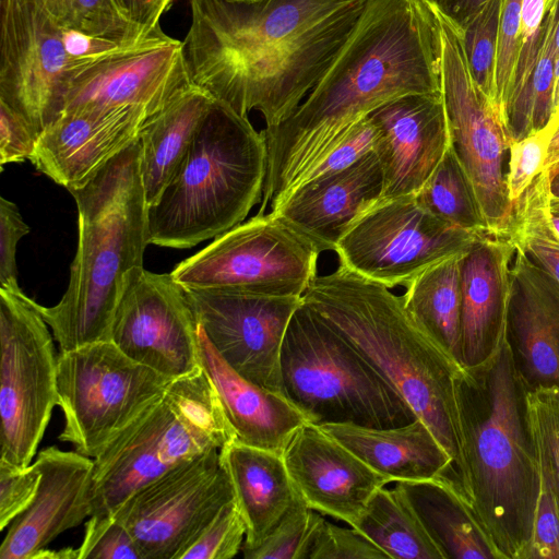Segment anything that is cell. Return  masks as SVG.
<instances>
[{
	"label": "cell",
	"mask_w": 559,
	"mask_h": 559,
	"mask_svg": "<svg viewBox=\"0 0 559 559\" xmlns=\"http://www.w3.org/2000/svg\"><path fill=\"white\" fill-rule=\"evenodd\" d=\"M381 136L379 126L370 116L361 119L345 131L298 177L288 194L305 182L354 165L369 152L376 151Z\"/></svg>",
	"instance_id": "obj_39"
},
{
	"label": "cell",
	"mask_w": 559,
	"mask_h": 559,
	"mask_svg": "<svg viewBox=\"0 0 559 559\" xmlns=\"http://www.w3.org/2000/svg\"><path fill=\"white\" fill-rule=\"evenodd\" d=\"M549 193L552 199H559V168L549 174Z\"/></svg>",
	"instance_id": "obj_56"
},
{
	"label": "cell",
	"mask_w": 559,
	"mask_h": 559,
	"mask_svg": "<svg viewBox=\"0 0 559 559\" xmlns=\"http://www.w3.org/2000/svg\"><path fill=\"white\" fill-rule=\"evenodd\" d=\"M549 173L539 174L514 202L508 239L559 283V234L549 215Z\"/></svg>",
	"instance_id": "obj_33"
},
{
	"label": "cell",
	"mask_w": 559,
	"mask_h": 559,
	"mask_svg": "<svg viewBox=\"0 0 559 559\" xmlns=\"http://www.w3.org/2000/svg\"><path fill=\"white\" fill-rule=\"evenodd\" d=\"M323 516L302 500L297 502L246 559H307L314 531Z\"/></svg>",
	"instance_id": "obj_38"
},
{
	"label": "cell",
	"mask_w": 559,
	"mask_h": 559,
	"mask_svg": "<svg viewBox=\"0 0 559 559\" xmlns=\"http://www.w3.org/2000/svg\"><path fill=\"white\" fill-rule=\"evenodd\" d=\"M558 0H546V11L549 10Z\"/></svg>",
	"instance_id": "obj_58"
},
{
	"label": "cell",
	"mask_w": 559,
	"mask_h": 559,
	"mask_svg": "<svg viewBox=\"0 0 559 559\" xmlns=\"http://www.w3.org/2000/svg\"><path fill=\"white\" fill-rule=\"evenodd\" d=\"M283 459L301 500L312 510L353 525L389 480L318 425L305 423Z\"/></svg>",
	"instance_id": "obj_19"
},
{
	"label": "cell",
	"mask_w": 559,
	"mask_h": 559,
	"mask_svg": "<svg viewBox=\"0 0 559 559\" xmlns=\"http://www.w3.org/2000/svg\"><path fill=\"white\" fill-rule=\"evenodd\" d=\"M171 380L132 360L111 341L59 353L58 406L64 416L59 440L94 459Z\"/></svg>",
	"instance_id": "obj_9"
},
{
	"label": "cell",
	"mask_w": 559,
	"mask_h": 559,
	"mask_svg": "<svg viewBox=\"0 0 559 559\" xmlns=\"http://www.w3.org/2000/svg\"><path fill=\"white\" fill-rule=\"evenodd\" d=\"M526 416L540 478L559 506V386L527 389Z\"/></svg>",
	"instance_id": "obj_36"
},
{
	"label": "cell",
	"mask_w": 559,
	"mask_h": 559,
	"mask_svg": "<svg viewBox=\"0 0 559 559\" xmlns=\"http://www.w3.org/2000/svg\"><path fill=\"white\" fill-rule=\"evenodd\" d=\"M175 0H114L118 10L144 34L163 31L160 16Z\"/></svg>",
	"instance_id": "obj_50"
},
{
	"label": "cell",
	"mask_w": 559,
	"mask_h": 559,
	"mask_svg": "<svg viewBox=\"0 0 559 559\" xmlns=\"http://www.w3.org/2000/svg\"><path fill=\"white\" fill-rule=\"evenodd\" d=\"M555 48H556V57L559 55V13L555 27Z\"/></svg>",
	"instance_id": "obj_57"
},
{
	"label": "cell",
	"mask_w": 559,
	"mask_h": 559,
	"mask_svg": "<svg viewBox=\"0 0 559 559\" xmlns=\"http://www.w3.org/2000/svg\"><path fill=\"white\" fill-rule=\"evenodd\" d=\"M319 427L389 483L447 477L457 486L450 456L418 417L409 424L392 428L354 424H325Z\"/></svg>",
	"instance_id": "obj_27"
},
{
	"label": "cell",
	"mask_w": 559,
	"mask_h": 559,
	"mask_svg": "<svg viewBox=\"0 0 559 559\" xmlns=\"http://www.w3.org/2000/svg\"><path fill=\"white\" fill-rule=\"evenodd\" d=\"M199 323V322H198ZM199 360L211 379L235 440L284 452L305 416L283 395L261 388L234 370L198 326Z\"/></svg>",
	"instance_id": "obj_26"
},
{
	"label": "cell",
	"mask_w": 559,
	"mask_h": 559,
	"mask_svg": "<svg viewBox=\"0 0 559 559\" xmlns=\"http://www.w3.org/2000/svg\"><path fill=\"white\" fill-rule=\"evenodd\" d=\"M369 116L382 133L376 148L383 171L379 200L416 194L451 145L442 93L406 95Z\"/></svg>",
	"instance_id": "obj_20"
},
{
	"label": "cell",
	"mask_w": 559,
	"mask_h": 559,
	"mask_svg": "<svg viewBox=\"0 0 559 559\" xmlns=\"http://www.w3.org/2000/svg\"><path fill=\"white\" fill-rule=\"evenodd\" d=\"M480 235L437 217L411 194L378 200L361 212L334 252L359 275L388 288L406 287L428 267L467 252Z\"/></svg>",
	"instance_id": "obj_12"
},
{
	"label": "cell",
	"mask_w": 559,
	"mask_h": 559,
	"mask_svg": "<svg viewBox=\"0 0 559 559\" xmlns=\"http://www.w3.org/2000/svg\"><path fill=\"white\" fill-rule=\"evenodd\" d=\"M523 2L524 0H502L501 4L496 72V108L499 117H501L515 72L520 50Z\"/></svg>",
	"instance_id": "obj_45"
},
{
	"label": "cell",
	"mask_w": 559,
	"mask_h": 559,
	"mask_svg": "<svg viewBox=\"0 0 559 559\" xmlns=\"http://www.w3.org/2000/svg\"><path fill=\"white\" fill-rule=\"evenodd\" d=\"M550 140L544 163V170L549 174L559 168V109L552 116L550 123Z\"/></svg>",
	"instance_id": "obj_53"
},
{
	"label": "cell",
	"mask_w": 559,
	"mask_h": 559,
	"mask_svg": "<svg viewBox=\"0 0 559 559\" xmlns=\"http://www.w3.org/2000/svg\"><path fill=\"white\" fill-rule=\"evenodd\" d=\"M37 135L26 121L3 102H0V164L29 159Z\"/></svg>",
	"instance_id": "obj_49"
},
{
	"label": "cell",
	"mask_w": 559,
	"mask_h": 559,
	"mask_svg": "<svg viewBox=\"0 0 559 559\" xmlns=\"http://www.w3.org/2000/svg\"><path fill=\"white\" fill-rule=\"evenodd\" d=\"M281 378L284 396L318 426L392 428L417 418L354 346L305 302L285 332Z\"/></svg>",
	"instance_id": "obj_8"
},
{
	"label": "cell",
	"mask_w": 559,
	"mask_h": 559,
	"mask_svg": "<svg viewBox=\"0 0 559 559\" xmlns=\"http://www.w3.org/2000/svg\"><path fill=\"white\" fill-rule=\"evenodd\" d=\"M441 17L457 31L462 29L473 15L488 0H425Z\"/></svg>",
	"instance_id": "obj_52"
},
{
	"label": "cell",
	"mask_w": 559,
	"mask_h": 559,
	"mask_svg": "<svg viewBox=\"0 0 559 559\" xmlns=\"http://www.w3.org/2000/svg\"><path fill=\"white\" fill-rule=\"evenodd\" d=\"M198 320L171 273L134 270L120 297L110 341L129 358L175 379L200 367Z\"/></svg>",
	"instance_id": "obj_17"
},
{
	"label": "cell",
	"mask_w": 559,
	"mask_h": 559,
	"mask_svg": "<svg viewBox=\"0 0 559 559\" xmlns=\"http://www.w3.org/2000/svg\"><path fill=\"white\" fill-rule=\"evenodd\" d=\"M53 340L33 299L0 287V460L16 467L31 465L58 406Z\"/></svg>",
	"instance_id": "obj_10"
},
{
	"label": "cell",
	"mask_w": 559,
	"mask_h": 559,
	"mask_svg": "<svg viewBox=\"0 0 559 559\" xmlns=\"http://www.w3.org/2000/svg\"><path fill=\"white\" fill-rule=\"evenodd\" d=\"M213 100L191 83L143 122L138 140L147 206L175 174Z\"/></svg>",
	"instance_id": "obj_29"
},
{
	"label": "cell",
	"mask_w": 559,
	"mask_h": 559,
	"mask_svg": "<svg viewBox=\"0 0 559 559\" xmlns=\"http://www.w3.org/2000/svg\"><path fill=\"white\" fill-rule=\"evenodd\" d=\"M524 559H559V506L550 486L542 478L534 527Z\"/></svg>",
	"instance_id": "obj_47"
},
{
	"label": "cell",
	"mask_w": 559,
	"mask_h": 559,
	"mask_svg": "<svg viewBox=\"0 0 559 559\" xmlns=\"http://www.w3.org/2000/svg\"><path fill=\"white\" fill-rule=\"evenodd\" d=\"M415 197L423 207L447 223L488 234L473 186L452 145Z\"/></svg>",
	"instance_id": "obj_34"
},
{
	"label": "cell",
	"mask_w": 559,
	"mask_h": 559,
	"mask_svg": "<svg viewBox=\"0 0 559 559\" xmlns=\"http://www.w3.org/2000/svg\"><path fill=\"white\" fill-rule=\"evenodd\" d=\"M0 102L37 138L63 112L75 67L62 28L40 0H1Z\"/></svg>",
	"instance_id": "obj_15"
},
{
	"label": "cell",
	"mask_w": 559,
	"mask_h": 559,
	"mask_svg": "<svg viewBox=\"0 0 559 559\" xmlns=\"http://www.w3.org/2000/svg\"><path fill=\"white\" fill-rule=\"evenodd\" d=\"M302 298L429 427L450 456L463 491L464 431L459 383L464 367L415 322L401 296L344 265L317 275Z\"/></svg>",
	"instance_id": "obj_3"
},
{
	"label": "cell",
	"mask_w": 559,
	"mask_h": 559,
	"mask_svg": "<svg viewBox=\"0 0 559 559\" xmlns=\"http://www.w3.org/2000/svg\"><path fill=\"white\" fill-rule=\"evenodd\" d=\"M40 477V472L34 464L16 467L0 460L1 531L31 506L37 493Z\"/></svg>",
	"instance_id": "obj_46"
},
{
	"label": "cell",
	"mask_w": 559,
	"mask_h": 559,
	"mask_svg": "<svg viewBox=\"0 0 559 559\" xmlns=\"http://www.w3.org/2000/svg\"><path fill=\"white\" fill-rule=\"evenodd\" d=\"M465 253L428 267L406 286L401 296L415 322L459 364L461 262Z\"/></svg>",
	"instance_id": "obj_31"
},
{
	"label": "cell",
	"mask_w": 559,
	"mask_h": 559,
	"mask_svg": "<svg viewBox=\"0 0 559 559\" xmlns=\"http://www.w3.org/2000/svg\"><path fill=\"white\" fill-rule=\"evenodd\" d=\"M550 140V127L531 134L509 146L506 183L509 199L514 203L544 171V163Z\"/></svg>",
	"instance_id": "obj_44"
},
{
	"label": "cell",
	"mask_w": 559,
	"mask_h": 559,
	"mask_svg": "<svg viewBox=\"0 0 559 559\" xmlns=\"http://www.w3.org/2000/svg\"><path fill=\"white\" fill-rule=\"evenodd\" d=\"M559 13V0L546 11L542 47L531 83V131L545 129L554 115V69L556 61L555 27Z\"/></svg>",
	"instance_id": "obj_41"
},
{
	"label": "cell",
	"mask_w": 559,
	"mask_h": 559,
	"mask_svg": "<svg viewBox=\"0 0 559 559\" xmlns=\"http://www.w3.org/2000/svg\"><path fill=\"white\" fill-rule=\"evenodd\" d=\"M33 464L41 475L37 493L8 526L0 559H34L91 516L92 457L52 445L41 450Z\"/></svg>",
	"instance_id": "obj_21"
},
{
	"label": "cell",
	"mask_w": 559,
	"mask_h": 559,
	"mask_svg": "<svg viewBox=\"0 0 559 559\" xmlns=\"http://www.w3.org/2000/svg\"><path fill=\"white\" fill-rule=\"evenodd\" d=\"M62 36L67 51L78 60H90L103 57L105 55H109L118 50H121L131 45H135L121 44L110 39L63 28Z\"/></svg>",
	"instance_id": "obj_51"
},
{
	"label": "cell",
	"mask_w": 559,
	"mask_h": 559,
	"mask_svg": "<svg viewBox=\"0 0 559 559\" xmlns=\"http://www.w3.org/2000/svg\"><path fill=\"white\" fill-rule=\"evenodd\" d=\"M552 106H554V115H555V112L559 109V55L556 57L555 69H554Z\"/></svg>",
	"instance_id": "obj_54"
},
{
	"label": "cell",
	"mask_w": 559,
	"mask_h": 559,
	"mask_svg": "<svg viewBox=\"0 0 559 559\" xmlns=\"http://www.w3.org/2000/svg\"><path fill=\"white\" fill-rule=\"evenodd\" d=\"M501 4L502 0H488L462 29L455 28L472 76L495 108Z\"/></svg>",
	"instance_id": "obj_37"
},
{
	"label": "cell",
	"mask_w": 559,
	"mask_h": 559,
	"mask_svg": "<svg viewBox=\"0 0 559 559\" xmlns=\"http://www.w3.org/2000/svg\"><path fill=\"white\" fill-rule=\"evenodd\" d=\"M29 227L24 223L17 206L0 198V287L20 289L17 284L16 249L19 240L27 235Z\"/></svg>",
	"instance_id": "obj_48"
},
{
	"label": "cell",
	"mask_w": 559,
	"mask_h": 559,
	"mask_svg": "<svg viewBox=\"0 0 559 559\" xmlns=\"http://www.w3.org/2000/svg\"><path fill=\"white\" fill-rule=\"evenodd\" d=\"M508 341L527 389L559 386V283L516 250L510 272Z\"/></svg>",
	"instance_id": "obj_24"
},
{
	"label": "cell",
	"mask_w": 559,
	"mask_h": 559,
	"mask_svg": "<svg viewBox=\"0 0 559 559\" xmlns=\"http://www.w3.org/2000/svg\"><path fill=\"white\" fill-rule=\"evenodd\" d=\"M189 84L182 41L163 32L81 61L73 71L63 112L131 106L153 115Z\"/></svg>",
	"instance_id": "obj_18"
},
{
	"label": "cell",
	"mask_w": 559,
	"mask_h": 559,
	"mask_svg": "<svg viewBox=\"0 0 559 559\" xmlns=\"http://www.w3.org/2000/svg\"><path fill=\"white\" fill-rule=\"evenodd\" d=\"M515 252L508 238L483 234L462 258L460 364L465 369L487 366L508 338Z\"/></svg>",
	"instance_id": "obj_23"
},
{
	"label": "cell",
	"mask_w": 559,
	"mask_h": 559,
	"mask_svg": "<svg viewBox=\"0 0 559 559\" xmlns=\"http://www.w3.org/2000/svg\"><path fill=\"white\" fill-rule=\"evenodd\" d=\"M246 524L235 500L227 502L179 559H230L241 550Z\"/></svg>",
	"instance_id": "obj_40"
},
{
	"label": "cell",
	"mask_w": 559,
	"mask_h": 559,
	"mask_svg": "<svg viewBox=\"0 0 559 559\" xmlns=\"http://www.w3.org/2000/svg\"><path fill=\"white\" fill-rule=\"evenodd\" d=\"M322 252L278 215L257 214L181 261L171 272L183 287L302 296Z\"/></svg>",
	"instance_id": "obj_11"
},
{
	"label": "cell",
	"mask_w": 559,
	"mask_h": 559,
	"mask_svg": "<svg viewBox=\"0 0 559 559\" xmlns=\"http://www.w3.org/2000/svg\"><path fill=\"white\" fill-rule=\"evenodd\" d=\"M307 559L390 558L354 527H342L322 518L314 531Z\"/></svg>",
	"instance_id": "obj_42"
},
{
	"label": "cell",
	"mask_w": 559,
	"mask_h": 559,
	"mask_svg": "<svg viewBox=\"0 0 559 559\" xmlns=\"http://www.w3.org/2000/svg\"><path fill=\"white\" fill-rule=\"evenodd\" d=\"M350 526L390 559H445L395 487L378 489Z\"/></svg>",
	"instance_id": "obj_32"
},
{
	"label": "cell",
	"mask_w": 559,
	"mask_h": 559,
	"mask_svg": "<svg viewBox=\"0 0 559 559\" xmlns=\"http://www.w3.org/2000/svg\"><path fill=\"white\" fill-rule=\"evenodd\" d=\"M383 171L376 151L354 165L295 188L271 211L310 239L321 252L334 251L349 224L376 203Z\"/></svg>",
	"instance_id": "obj_25"
},
{
	"label": "cell",
	"mask_w": 559,
	"mask_h": 559,
	"mask_svg": "<svg viewBox=\"0 0 559 559\" xmlns=\"http://www.w3.org/2000/svg\"><path fill=\"white\" fill-rule=\"evenodd\" d=\"M150 116L146 110L131 106L63 112L38 136L29 160L68 189L87 179L135 141Z\"/></svg>",
	"instance_id": "obj_22"
},
{
	"label": "cell",
	"mask_w": 559,
	"mask_h": 559,
	"mask_svg": "<svg viewBox=\"0 0 559 559\" xmlns=\"http://www.w3.org/2000/svg\"><path fill=\"white\" fill-rule=\"evenodd\" d=\"M233 499L219 450L214 449L145 484L111 515L129 532L141 559H179Z\"/></svg>",
	"instance_id": "obj_14"
},
{
	"label": "cell",
	"mask_w": 559,
	"mask_h": 559,
	"mask_svg": "<svg viewBox=\"0 0 559 559\" xmlns=\"http://www.w3.org/2000/svg\"><path fill=\"white\" fill-rule=\"evenodd\" d=\"M526 390L509 341L479 369L463 370V496L499 559H524L540 490Z\"/></svg>",
	"instance_id": "obj_4"
},
{
	"label": "cell",
	"mask_w": 559,
	"mask_h": 559,
	"mask_svg": "<svg viewBox=\"0 0 559 559\" xmlns=\"http://www.w3.org/2000/svg\"><path fill=\"white\" fill-rule=\"evenodd\" d=\"M78 559H141L133 538L112 515L90 516Z\"/></svg>",
	"instance_id": "obj_43"
},
{
	"label": "cell",
	"mask_w": 559,
	"mask_h": 559,
	"mask_svg": "<svg viewBox=\"0 0 559 559\" xmlns=\"http://www.w3.org/2000/svg\"><path fill=\"white\" fill-rule=\"evenodd\" d=\"M441 62L440 19L425 0H367L309 95L284 122L262 130L267 169L258 213L276 210L298 177L379 107L441 92Z\"/></svg>",
	"instance_id": "obj_2"
},
{
	"label": "cell",
	"mask_w": 559,
	"mask_h": 559,
	"mask_svg": "<svg viewBox=\"0 0 559 559\" xmlns=\"http://www.w3.org/2000/svg\"><path fill=\"white\" fill-rule=\"evenodd\" d=\"M219 454L246 524L241 550L247 551L258 547L301 498L282 453L234 439L219 450Z\"/></svg>",
	"instance_id": "obj_28"
},
{
	"label": "cell",
	"mask_w": 559,
	"mask_h": 559,
	"mask_svg": "<svg viewBox=\"0 0 559 559\" xmlns=\"http://www.w3.org/2000/svg\"><path fill=\"white\" fill-rule=\"evenodd\" d=\"M63 29L102 37L121 44H138L148 36L126 19L114 0H40Z\"/></svg>",
	"instance_id": "obj_35"
},
{
	"label": "cell",
	"mask_w": 559,
	"mask_h": 559,
	"mask_svg": "<svg viewBox=\"0 0 559 559\" xmlns=\"http://www.w3.org/2000/svg\"><path fill=\"white\" fill-rule=\"evenodd\" d=\"M183 289L199 324L223 359L249 381L284 396L281 349L302 296Z\"/></svg>",
	"instance_id": "obj_16"
},
{
	"label": "cell",
	"mask_w": 559,
	"mask_h": 559,
	"mask_svg": "<svg viewBox=\"0 0 559 559\" xmlns=\"http://www.w3.org/2000/svg\"><path fill=\"white\" fill-rule=\"evenodd\" d=\"M548 210H549L551 223H552L556 231L559 234V199H552L550 197Z\"/></svg>",
	"instance_id": "obj_55"
},
{
	"label": "cell",
	"mask_w": 559,
	"mask_h": 559,
	"mask_svg": "<svg viewBox=\"0 0 559 559\" xmlns=\"http://www.w3.org/2000/svg\"><path fill=\"white\" fill-rule=\"evenodd\" d=\"M395 488L445 559H499L459 487L447 477L399 481Z\"/></svg>",
	"instance_id": "obj_30"
},
{
	"label": "cell",
	"mask_w": 559,
	"mask_h": 559,
	"mask_svg": "<svg viewBox=\"0 0 559 559\" xmlns=\"http://www.w3.org/2000/svg\"><path fill=\"white\" fill-rule=\"evenodd\" d=\"M234 439L217 392L201 365L173 379L164 394L93 459L91 516L111 515L145 484Z\"/></svg>",
	"instance_id": "obj_7"
},
{
	"label": "cell",
	"mask_w": 559,
	"mask_h": 559,
	"mask_svg": "<svg viewBox=\"0 0 559 559\" xmlns=\"http://www.w3.org/2000/svg\"><path fill=\"white\" fill-rule=\"evenodd\" d=\"M263 132L214 99L175 174L147 206V240L188 249L242 223L262 199Z\"/></svg>",
	"instance_id": "obj_6"
},
{
	"label": "cell",
	"mask_w": 559,
	"mask_h": 559,
	"mask_svg": "<svg viewBox=\"0 0 559 559\" xmlns=\"http://www.w3.org/2000/svg\"><path fill=\"white\" fill-rule=\"evenodd\" d=\"M439 19L441 93L451 145L473 186L488 235L507 238L514 207L503 168L510 142L497 109L472 76L459 32Z\"/></svg>",
	"instance_id": "obj_13"
},
{
	"label": "cell",
	"mask_w": 559,
	"mask_h": 559,
	"mask_svg": "<svg viewBox=\"0 0 559 559\" xmlns=\"http://www.w3.org/2000/svg\"><path fill=\"white\" fill-rule=\"evenodd\" d=\"M68 191L76 203L79 226L69 285L52 307L35 301L60 353L110 341L128 278L143 267L147 202L139 140Z\"/></svg>",
	"instance_id": "obj_5"
},
{
	"label": "cell",
	"mask_w": 559,
	"mask_h": 559,
	"mask_svg": "<svg viewBox=\"0 0 559 559\" xmlns=\"http://www.w3.org/2000/svg\"><path fill=\"white\" fill-rule=\"evenodd\" d=\"M367 0H189L192 84L265 128L288 119L324 74Z\"/></svg>",
	"instance_id": "obj_1"
}]
</instances>
